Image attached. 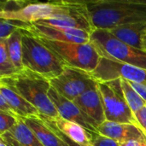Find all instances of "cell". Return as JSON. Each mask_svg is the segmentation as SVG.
<instances>
[{"label": "cell", "instance_id": "cell-1", "mask_svg": "<svg viewBox=\"0 0 146 146\" xmlns=\"http://www.w3.org/2000/svg\"><path fill=\"white\" fill-rule=\"evenodd\" d=\"M86 3L94 29L146 22V0H93Z\"/></svg>", "mask_w": 146, "mask_h": 146}, {"label": "cell", "instance_id": "cell-2", "mask_svg": "<svg viewBox=\"0 0 146 146\" xmlns=\"http://www.w3.org/2000/svg\"><path fill=\"white\" fill-rule=\"evenodd\" d=\"M0 83L10 87L16 93L27 99L40 113V115L48 118H57L59 114L49 98L51 87L50 80L23 69L9 78L0 79Z\"/></svg>", "mask_w": 146, "mask_h": 146}, {"label": "cell", "instance_id": "cell-3", "mask_svg": "<svg viewBox=\"0 0 146 146\" xmlns=\"http://www.w3.org/2000/svg\"><path fill=\"white\" fill-rule=\"evenodd\" d=\"M22 63L25 69L49 80L60 75L66 67L37 36L22 31Z\"/></svg>", "mask_w": 146, "mask_h": 146}, {"label": "cell", "instance_id": "cell-4", "mask_svg": "<svg viewBox=\"0 0 146 146\" xmlns=\"http://www.w3.org/2000/svg\"><path fill=\"white\" fill-rule=\"evenodd\" d=\"M90 43L100 56L125 62L146 70V52L133 47L115 37L108 29L95 28Z\"/></svg>", "mask_w": 146, "mask_h": 146}, {"label": "cell", "instance_id": "cell-5", "mask_svg": "<svg viewBox=\"0 0 146 146\" xmlns=\"http://www.w3.org/2000/svg\"><path fill=\"white\" fill-rule=\"evenodd\" d=\"M68 1L32 2L9 0L0 3V19L17 20L27 23H35L44 19L52 18L62 13Z\"/></svg>", "mask_w": 146, "mask_h": 146}, {"label": "cell", "instance_id": "cell-6", "mask_svg": "<svg viewBox=\"0 0 146 146\" xmlns=\"http://www.w3.org/2000/svg\"><path fill=\"white\" fill-rule=\"evenodd\" d=\"M39 39L66 67L75 68L92 73L98 64L100 55L91 43H66L43 38H39Z\"/></svg>", "mask_w": 146, "mask_h": 146}, {"label": "cell", "instance_id": "cell-7", "mask_svg": "<svg viewBox=\"0 0 146 146\" xmlns=\"http://www.w3.org/2000/svg\"><path fill=\"white\" fill-rule=\"evenodd\" d=\"M97 82L103 100L106 121L137 125L135 115L126 101L121 80Z\"/></svg>", "mask_w": 146, "mask_h": 146}, {"label": "cell", "instance_id": "cell-8", "mask_svg": "<svg viewBox=\"0 0 146 146\" xmlns=\"http://www.w3.org/2000/svg\"><path fill=\"white\" fill-rule=\"evenodd\" d=\"M50 83L59 94L71 101L97 85L91 73L71 67H65L62 73Z\"/></svg>", "mask_w": 146, "mask_h": 146}, {"label": "cell", "instance_id": "cell-9", "mask_svg": "<svg viewBox=\"0 0 146 146\" xmlns=\"http://www.w3.org/2000/svg\"><path fill=\"white\" fill-rule=\"evenodd\" d=\"M91 74L93 79L98 82L120 79L146 83L145 69L103 56H100L98 66Z\"/></svg>", "mask_w": 146, "mask_h": 146}, {"label": "cell", "instance_id": "cell-10", "mask_svg": "<svg viewBox=\"0 0 146 146\" xmlns=\"http://www.w3.org/2000/svg\"><path fill=\"white\" fill-rule=\"evenodd\" d=\"M33 24L85 30H94L86 1H68L66 9L57 16L44 19Z\"/></svg>", "mask_w": 146, "mask_h": 146}, {"label": "cell", "instance_id": "cell-11", "mask_svg": "<svg viewBox=\"0 0 146 146\" xmlns=\"http://www.w3.org/2000/svg\"><path fill=\"white\" fill-rule=\"evenodd\" d=\"M49 98L55 105L60 117L78 123L89 132L98 133V125L83 113L74 101L65 98L52 87H50L49 91Z\"/></svg>", "mask_w": 146, "mask_h": 146}, {"label": "cell", "instance_id": "cell-12", "mask_svg": "<svg viewBox=\"0 0 146 146\" xmlns=\"http://www.w3.org/2000/svg\"><path fill=\"white\" fill-rule=\"evenodd\" d=\"M27 32L39 38L66 43L87 44L91 38V33L85 30L39 24H33Z\"/></svg>", "mask_w": 146, "mask_h": 146}, {"label": "cell", "instance_id": "cell-13", "mask_svg": "<svg viewBox=\"0 0 146 146\" xmlns=\"http://www.w3.org/2000/svg\"><path fill=\"white\" fill-rule=\"evenodd\" d=\"M74 103L82 110L83 113L92 119L98 127L106 121L103 100L98 87V82L96 86L75 98Z\"/></svg>", "mask_w": 146, "mask_h": 146}, {"label": "cell", "instance_id": "cell-14", "mask_svg": "<svg viewBox=\"0 0 146 146\" xmlns=\"http://www.w3.org/2000/svg\"><path fill=\"white\" fill-rule=\"evenodd\" d=\"M98 133L110 138L118 143H122L131 139L140 140L144 135V133L137 125L112 122L108 121H105L98 127Z\"/></svg>", "mask_w": 146, "mask_h": 146}, {"label": "cell", "instance_id": "cell-15", "mask_svg": "<svg viewBox=\"0 0 146 146\" xmlns=\"http://www.w3.org/2000/svg\"><path fill=\"white\" fill-rule=\"evenodd\" d=\"M40 117L54 126L65 137L76 145L79 146H92L90 132L80 124L67 121L60 116L57 118H48L40 115Z\"/></svg>", "mask_w": 146, "mask_h": 146}, {"label": "cell", "instance_id": "cell-16", "mask_svg": "<svg viewBox=\"0 0 146 146\" xmlns=\"http://www.w3.org/2000/svg\"><path fill=\"white\" fill-rule=\"evenodd\" d=\"M0 96L5 99L15 115L19 118L40 116V113L32 104L3 83H0Z\"/></svg>", "mask_w": 146, "mask_h": 146}, {"label": "cell", "instance_id": "cell-17", "mask_svg": "<svg viewBox=\"0 0 146 146\" xmlns=\"http://www.w3.org/2000/svg\"><path fill=\"white\" fill-rule=\"evenodd\" d=\"M0 139L6 146H43L33 132L21 118L13 128L0 135Z\"/></svg>", "mask_w": 146, "mask_h": 146}, {"label": "cell", "instance_id": "cell-18", "mask_svg": "<svg viewBox=\"0 0 146 146\" xmlns=\"http://www.w3.org/2000/svg\"><path fill=\"white\" fill-rule=\"evenodd\" d=\"M43 146H69L59 138L40 116L22 119Z\"/></svg>", "mask_w": 146, "mask_h": 146}, {"label": "cell", "instance_id": "cell-19", "mask_svg": "<svg viewBox=\"0 0 146 146\" xmlns=\"http://www.w3.org/2000/svg\"><path fill=\"white\" fill-rule=\"evenodd\" d=\"M108 30L124 43L141 50V38L146 31V22L121 25Z\"/></svg>", "mask_w": 146, "mask_h": 146}, {"label": "cell", "instance_id": "cell-20", "mask_svg": "<svg viewBox=\"0 0 146 146\" xmlns=\"http://www.w3.org/2000/svg\"><path fill=\"white\" fill-rule=\"evenodd\" d=\"M22 31L17 30L4 39L8 53L19 71L25 69L22 63Z\"/></svg>", "mask_w": 146, "mask_h": 146}, {"label": "cell", "instance_id": "cell-21", "mask_svg": "<svg viewBox=\"0 0 146 146\" xmlns=\"http://www.w3.org/2000/svg\"><path fill=\"white\" fill-rule=\"evenodd\" d=\"M121 86L126 101L133 114H136L146 105V102L137 93L129 81L121 80Z\"/></svg>", "mask_w": 146, "mask_h": 146}, {"label": "cell", "instance_id": "cell-22", "mask_svg": "<svg viewBox=\"0 0 146 146\" xmlns=\"http://www.w3.org/2000/svg\"><path fill=\"white\" fill-rule=\"evenodd\" d=\"M19 72L8 53L5 40L0 39V79L9 78Z\"/></svg>", "mask_w": 146, "mask_h": 146}, {"label": "cell", "instance_id": "cell-23", "mask_svg": "<svg viewBox=\"0 0 146 146\" xmlns=\"http://www.w3.org/2000/svg\"><path fill=\"white\" fill-rule=\"evenodd\" d=\"M32 25V23L23 22L17 20L0 19V39H5L9 38L17 30L28 31Z\"/></svg>", "mask_w": 146, "mask_h": 146}, {"label": "cell", "instance_id": "cell-24", "mask_svg": "<svg viewBox=\"0 0 146 146\" xmlns=\"http://www.w3.org/2000/svg\"><path fill=\"white\" fill-rule=\"evenodd\" d=\"M20 118L8 113L0 111V135L9 131L19 121Z\"/></svg>", "mask_w": 146, "mask_h": 146}, {"label": "cell", "instance_id": "cell-25", "mask_svg": "<svg viewBox=\"0 0 146 146\" xmlns=\"http://www.w3.org/2000/svg\"><path fill=\"white\" fill-rule=\"evenodd\" d=\"M90 138L92 146H120L117 141L98 133L90 132Z\"/></svg>", "mask_w": 146, "mask_h": 146}, {"label": "cell", "instance_id": "cell-26", "mask_svg": "<svg viewBox=\"0 0 146 146\" xmlns=\"http://www.w3.org/2000/svg\"><path fill=\"white\" fill-rule=\"evenodd\" d=\"M138 127L146 135V105L139 112L134 114Z\"/></svg>", "mask_w": 146, "mask_h": 146}, {"label": "cell", "instance_id": "cell-27", "mask_svg": "<svg viewBox=\"0 0 146 146\" xmlns=\"http://www.w3.org/2000/svg\"><path fill=\"white\" fill-rule=\"evenodd\" d=\"M130 85L137 92V93L146 102V83L145 82H133L129 81Z\"/></svg>", "mask_w": 146, "mask_h": 146}, {"label": "cell", "instance_id": "cell-28", "mask_svg": "<svg viewBox=\"0 0 146 146\" xmlns=\"http://www.w3.org/2000/svg\"><path fill=\"white\" fill-rule=\"evenodd\" d=\"M0 111H3V112H5V113H8L9 115L16 116L15 115V113L13 112L12 109L10 108V106L8 104V103L5 101V99L2 96H0Z\"/></svg>", "mask_w": 146, "mask_h": 146}, {"label": "cell", "instance_id": "cell-29", "mask_svg": "<svg viewBox=\"0 0 146 146\" xmlns=\"http://www.w3.org/2000/svg\"><path fill=\"white\" fill-rule=\"evenodd\" d=\"M120 146H141V143H140V140L131 139V140L120 143Z\"/></svg>", "mask_w": 146, "mask_h": 146}, {"label": "cell", "instance_id": "cell-30", "mask_svg": "<svg viewBox=\"0 0 146 146\" xmlns=\"http://www.w3.org/2000/svg\"><path fill=\"white\" fill-rule=\"evenodd\" d=\"M141 50L146 52V31L143 33L141 38Z\"/></svg>", "mask_w": 146, "mask_h": 146}, {"label": "cell", "instance_id": "cell-31", "mask_svg": "<svg viewBox=\"0 0 146 146\" xmlns=\"http://www.w3.org/2000/svg\"><path fill=\"white\" fill-rule=\"evenodd\" d=\"M140 143H141V146H146V135L145 133L140 139Z\"/></svg>", "mask_w": 146, "mask_h": 146}, {"label": "cell", "instance_id": "cell-32", "mask_svg": "<svg viewBox=\"0 0 146 146\" xmlns=\"http://www.w3.org/2000/svg\"><path fill=\"white\" fill-rule=\"evenodd\" d=\"M0 146H6L5 143H4L2 139H0Z\"/></svg>", "mask_w": 146, "mask_h": 146}]
</instances>
